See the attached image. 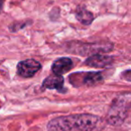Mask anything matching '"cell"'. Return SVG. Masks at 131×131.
<instances>
[{
  "label": "cell",
  "instance_id": "obj_1",
  "mask_svg": "<svg viewBox=\"0 0 131 131\" xmlns=\"http://www.w3.org/2000/svg\"><path fill=\"white\" fill-rule=\"evenodd\" d=\"M99 121L97 116L92 114H75L61 116L49 122V131H92Z\"/></svg>",
  "mask_w": 131,
  "mask_h": 131
},
{
  "label": "cell",
  "instance_id": "obj_2",
  "mask_svg": "<svg viewBox=\"0 0 131 131\" xmlns=\"http://www.w3.org/2000/svg\"><path fill=\"white\" fill-rule=\"evenodd\" d=\"M129 94L124 95L117 99L113 102L109 112L108 120L112 125L120 124L127 115V111L129 109Z\"/></svg>",
  "mask_w": 131,
  "mask_h": 131
},
{
  "label": "cell",
  "instance_id": "obj_3",
  "mask_svg": "<svg viewBox=\"0 0 131 131\" xmlns=\"http://www.w3.org/2000/svg\"><path fill=\"white\" fill-rule=\"evenodd\" d=\"M41 68V65L40 62L36 61L32 58L23 60L19 62L17 66V71L18 74L23 77L29 78L35 75Z\"/></svg>",
  "mask_w": 131,
  "mask_h": 131
},
{
  "label": "cell",
  "instance_id": "obj_4",
  "mask_svg": "<svg viewBox=\"0 0 131 131\" xmlns=\"http://www.w3.org/2000/svg\"><path fill=\"white\" fill-rule=\"evenodd\" d=\"M73 68V61L69 58H61L57 59L51 67V70L55 75H62L70 71Z\"/></svg>",
  "mask_w": 131,
  "mask_h": 131
},
{
  "label": "cell",
  "instance_id": "obj_5",
  "mask_svg": "<svg viewBox=\"0 0 131 131\" xmlns=\"http://www.w3.org/2000/svg\"><path fill=\"white\" fill-rule=\"evenodd\" d=\"M112 62V58L103 55H94L85 60V64L93 68H105Z\"/></svg>",
  "mask_w": 131,
  "mask_h": 131
},
{
  "label": "cell",
  "instance_id": "obj_6",
  "mask_svg": "<svg viewBox=\"0 0 131 131\" xmlns=\"http://www.w3.org/2000/svg\"><path fill=\"white\" fill-rule=\"evenodd\" d=\"M64 85V78L62 75H53L48 77L42 83V86L46 89H56L60 90L63 88Z\"/></svg>",
  "mask_w": 131,
  "mask_h": 131
},
{
  "label": "cell",
  "instance_id": "obj_7",
  "mask_svg": "<svg viewBox=\"0 0 131 131\" xmlns=\"http://www.w3.org/2000/svg\"><path fill=\"white\" fill-rule=\"evenodd\" d=\"M102 80L103 77L100 72H88L83 78V84L87 86H93L102 83Z\"/></svg>",
  "mask_w": 131,
  "mask_h": 131
},
{
  "label": "cell",
  "instance_id": "obj_8",
  "mask_svg": "<svg viewBox=\"0 0 131 131\" xmlns=\"http://www.w3.org/2000/svg\"><path fill=\"white\" fill-rule=\"evenodd\" d=\"M75 17L81 24H84V25L91 24V23L94 18L93 14L84 7H80L77 9V13H75Z\"/></svg>",
  "mask_w": 131,
  "mask_h": 131
},
{
  "label": "cell",
  "instance_id": "obj_9",
  "mask_svg": "<svg viewBox=\"0 0 131 131\" xmlns=\"http://www.w3.org/2000/svg\"><path fill=\"white\" fill-rule=\"evenodd\" d=\"M4 1L5 0H0V10H1V8H2L3 4H4Z\"/></svg>",
  "mask_w": 131,
  "mask_h": 131
}]
</instances>
